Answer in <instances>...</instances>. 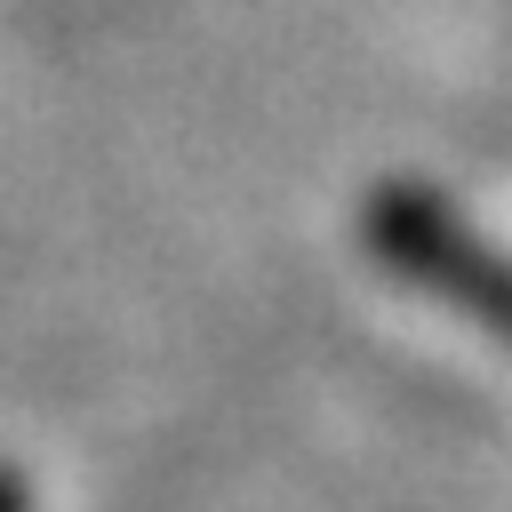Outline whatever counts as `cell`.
Returning a JSON list of instances; mask_svg holds the SVG:
<instances>
[{"instance_id":"1","label":"cell","mask_w":512,"mask_h":512,"mask_svg":"<svg viewBox=\"0 0 512 512\" xmlns=\"http://www.w3.org/2000/svg\"><path fill=\"white\" fill-rule=\"evenodd\" d=\"M360 240L376 248L384 272H400L408 288L440 296L448 312H464L496 344H512V256L488 232H472L440 192H424V184H376L368 208H360Z\"/></svg>"},{"instance_id":"2","label":"cell","mask_w":512,"mask_h":512,"mask_svg":"<svg viewBox=\"0 0 512 512\" xmlns=\"http://www.w3.org/2000/svg\"><path fill=\"white\" fill-rule=\"evenodd\" d=\"M0 512H32V488H24L8 464H0Z\"/></svg>"}]
</instances>
